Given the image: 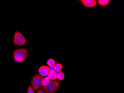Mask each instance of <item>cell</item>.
Instances as JSON below:
<instances>
[{
    "mask_svg": "<svg viewBox=\"0 0 124 93\" xmlns=\"http://www.w3.org/2000/svg\"><path fill=\"white\" fill-rule=\"evenodd\" d=\"M28 56V51L25 48H22L14 50L13 51V58L16 63H22L27 59Z\"/></svg>",
    "mask_w": 124,
    "mask_h": 93,
    "instance_id": "6da1fadb",
    "label": "cell"
},
{
    "mask_svg": "<svg viewBox=\"0 0 124 93\" xmlns=\"http://www.w3.org/2000/svg\"><path fill=\"white\" fill-rule=\"evenodd\" d=\"M110 0H98V3L100 5L105 7L110 2Z\"/></svg>",
    "mask_w": 124,
    "mask_h": 93,
    "instance_id": "9c48e42d",
    "label": "cell"
},
{
    "mask_svg": "<svg viewBox=\"0 0 124 93\" xmlns=\"http://www.w3.org/2000/svg\"><path fill=\"white\" fill-rule=\"evenodd\" d=\"M27 43L25 37L18 31H16L14 35L13 43L16 46H23Z\"/></svg>",
    "mask_w": 124,
    "mask_h": 93,
    "instance_id": "277c9868",
    "label": "cell"
},
{
    "mask_svg": "<svg viewBox=\"0 0 124 93\" xmlns=\"http://www.w3.org/2000/svg\"><path fill=\"white\" fill-rule=\"evenodd\" d=\"M60 85V82L58 80H51L48 85L43 87L42 89L46 93H54L57 90Z\"/></svg>",
    "mask_w": 124,
    "mask_h": 93,
    "instance_id": "3957f363",
    "label": "cell"
},
{
    "mask_svg": "<svg viewBox=\"0 0 124 93\" xmlns=\"http://www.w3.org/2000/svg\"><path fill=\"white\" fill-rule=\"evenodd\" d=\"M50 82V79H49L48 77H44L43 79H42V86H43V87L46 86V85H48L49 84Z\"/></svg>",
    "mask_w": 124,
    "mask_h": 93,
    "instance_id": "7c38bea8",
    "label": "cell"
},
{
    "mask_svg": "<svg viewBox=\"0 0 124 93\" xmlns=\"http://www.w3.org/2000/svg\"><path fill=\"white\" fill-rule=\"evenodd\" d=\"M57 79H58L61 81L64 80L65 78L64 73L63 72H61V71L57 72Z\"/></svg>",
    "mask_w": 124,
    "mask_h": 93,
    "instance_id": "ba28073f",
    "label": "cell"
},
{
    "mask_svg": "<svg viewBox=\"0 0 124 93\" xmlns=\"http://www.w3.org/2000/svg\"><path fill=\"white\" fill-rule=\"evenodd\" d=\"M36 93H46L45 92L41 89H39L37 91Z\"/></svg>",
    "mask_w": 124,
    "mask_h": 93,
    "instance_id": "5bb4252c",
    "label": "cell"
},
{
    "mask_svg": "<svg viewBox=\"0 0 124 93\" xmlns=\"http://www.w3.org/2000/svg\"><path fill=\"white\" fill-rule=\"evenodd\" d=\"M27 93H34V91L32 88V87L31 86V85H29V87H28Z\"/></svg>",
    "mask_w": 124,
    "mask_h": 93,
    "instance_id": "4fadbf2b",
    "label": "cell"
},
{
    "mask_svg": "<svg viewBox=\"0 0 124 93\" xmlns=\"http://www.w3.org/2000/svg\"><path fill=\"white\" fill-rule=\"evenodd\" d=\"M47 65L50 68H53L55 65V61L52 59H49L47 60Z\"/></svg>",
    "mask_w": 124,
    "mask_h": 93,
    "instance_id": "8fae6325",
    "label": "cell"
},
{
    "mask_svg": "<svg viewBox=\"0 0 124 93\" xmlns=\"http://www.w3.org/2000/svg\"><path fill=\"white\" fill-rule=\"evenodd\" d=\"M62 68V65L61 63L56 64L54 67V69L56 72L60 71Z\"/></svg>",
    "mask_w": 124,
    "mask_h": 93,
    "instance_id": "30bf717a",
    "label": "cell"
},
{
    "mask_svg": "<svg viewBox=\"0 0 124 93\" xmlns=\"http://www.w3.org/2000/svg\"><path fill=\"white\" fill-rule=\"evenodd\" d=\"M80 1L84 6L89 8L94 7L97 5L95 0H81Z\"/></svg>",
    "mask_w": 124,
    "mask_h": 93,
    "instance_id": "5b68a950",
    "label": "cell"
},
{
    "mask_svg": "<svg viewBox=\"0 0 124 93\" xmlns=\"http://www.w3.org/2000/svg\"><path fill=\"white\" fill-rule=\"evenodd\" d=\"M50 72V68L46 66H42L38 69L39 74L42 76H46Z\"/></svg>",
    "mask_w": 124,
    "mask_h": 93,
    "instance_id": "8992f818",
    "label": "cell"
},
{
    "mask_svg": "<svg viewBox=\"0 0 124 93\" xmlns=\"http://www.w3.org/2000/svg\"><path fill=\"white\" fill-rule=\"evenodd\" d=\"M48 77L49 79L52 80H56L57 79V73L54 70V69H50V72L48 75Z\"/></svg>",
    "mask_w": 124,
    "mask_h": 93,
    "instance_id": "52a82bcc",
    "label": "cell"
},
{
    "mask_svg": "<svg viewBox=\"0 0 124 93\" xmlns=\"http://www.w3.org/2000/svg\"><path fill=\"white\" fill-rule=\"evenodd\" d=\"M43 76L39 74H37L34 76L31 80V85L33 91L38 90L42 86V82Z\"/></svg>",
    "mask_w": 124,
    "mask_h": 93,
    "instance_id": "7a4b0ae2",
    "label": "cell"
}]
</instances>
